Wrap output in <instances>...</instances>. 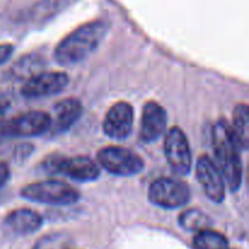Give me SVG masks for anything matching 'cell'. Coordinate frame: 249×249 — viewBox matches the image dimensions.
<instances>
[{
	"mask_svg": "<svg viewBox=\"0 0 249 249\" xmlns=\"http://www.w3.org/2000/svg\"><path fill=\"white\" fill-rule=\"evenodd\" d=\"M109 26L102 19L82 24L66 36L56 46L53 58L61 66H72L82 62L97 50Z\"/></svg>",
	"mask_w": 249,
	"mask_h": 249,
	"instance_id": "6da1fadb",
	"label": "cell"
},
{
	"mask_svg": "<svg viewBox=\"0 0 249 249\" xmlns=\"http://www.w3.org/2000/svg\"><path fill=\"white\" fill-rule=\"evenodd\" d=\"M213 147L215 164L224 178L226 187L236 192L242 185L243 168L238 147L233 142L230 125L225 118H220L213 128Z\"/></svg>",
	"mask_w": 249,
	"mask_h": 249,
	"instance_id": "7a4b0ae2",
	"label": "cell"
},
{
	"mask_svg": "<svg viewBox=\"0 0 249 249\" xmlns=\"http://www.w3.org/2000/svg\"><path fill=\"white\" fill-rule=\"evenodd\" d=\"M44 170L49 174L63 175L79 182L95 181L100 178V165L87 156L51 155L43 162Z\"/></svg>",
	"mask_w": 249,
	"mask_h": 249,
	"instance_id": "3957f363",
	"label": "cell"
},
{
	"mask_svg": "<svg viewBox=\"0 0 249 249\" xmlns=\"http://www.w3.org/2000/svg\"><path fill=\"white\" fill-rule=\"evenodd\" d=\"M22 198L49 206H72L80 199V194L72 185L60 180H44L22 187Z\"/></svg>",
	"mask_w": 249,
	"mask_h": 249,
	"instance_id": "277c9868",
	"label": "cell"
},
{
	"mask_svg": "<svg viewBox=\"0 0 249 249\" xmlns=\"http://www.w3.org/2000/svg\"><path fill=\"white\" fill-rule=\"evenodd\" d=\"M97 162L106 172L117 177H133L145 168V163L140 156L122 146L101 148L97 153Z\"/></svg>",
	"mask_w": 249,
	"mask_h": 249,
	"instance_id": "5b68a950",
	"label": "cell"
},
{
	"mask_svg": "<svg viewBox=\"0 0 249 249\" xmlns=\"http://www.w3.org/2000/svg\"><path fill=\"white\" fill-rule=\"evenodd\" d=\"M148 201L164 209H178L186 206L191 198L186 182L174 178H160L148 187Z\"/></svg>",
	"mask_w": 249,
	"mask_h": 249,
	"instance_id": "8992f818",
	"label": "cell"
},
{
	"mask_svg": "<svg viewBox=\"0 0 249 249\" xmlns=\"http://www.w3.org/2000/svg\"><path fill=\"white\" fill-rule=\"evenodd\" d=\"M164 155L170 169L178 175H187L192 168L189 139L179 126H173L164 138Z\"/></svg>",
	"mask_w": 249,
	"mask_h": 249,
	"instance_id": "52a82bcc",
	"label": "cell"
},
{
	"mask_svg": "<svg viewBox=\"0 0 249 249\" xmlns=\"http://www.w3.org/2000/svg\"><path fill=\"white\" fill-rule=\"evenodd\" d=\"M68 83L70 78L65 72H39L26 80L21 94L27 99H43L62 92Z\"/></svg>",
	"mask_w": 249,
	"mask_h": 249,
	"instance_id": "ba28073f",
	"label": "cell"
},
{
	"mask_svg": "<svg viewBox=\"0 0 249 249\" xmlns=\"http://www.w3.org/2000/svg\"><path fill=\"white\" fill-rule=\"evenodd\" d=\"M5 121L10 139L40 136L50 129V114L43 111L24 112Z\"/></svg>",
	"mask_w": 249,
	"mask_h": 249,
	"instance_id": "9c48e42d",
	"label": "cell"
},
{
	"mask_svg": "<svg viewBox=\"0 0 249 249\" xmlns=\"http://www.w3.org/2000/svg\"><path fill=\"white\" fill-rule=\"evenodd\" d=\"M196 178L204 194L214 203H221L225 199L226 185L218 165L209 156H199L196 163Z\"/></svg>",
	"mask_w": 249,
	"mask_h": 249,
	"instance_id": "30bf717a",
	"label": "cell"
},
{
	"mask_svg": "<svg viewBox=\"0 0 249 249\" xmlns=\"http://www.w3.org/2000/svg\"><path fill=\"white\" fill-rule=\"evenodd\" d=\"M134 125V108L129 102L119 101L114 104L102 123V130L113 140H123L130 135Z\"/></svg>",
	"mask_w": 249,
	"mask_h": 249,
	"instance_id": "8fae6325",
	"label": "cell"
},
{
	"mask_svg": "<svg viewBox=\"0 0 249 249\" xmlns=\"http://www.w3.org/2000/svg\"><path fill=\"white\" fill-rule=\"evenodd\" d=\"M168 123L167 111L156 101H148L143 106L140 122V140L151 143L157 141L165 133Z\"/></svg>",
	"mask_w": 249,
	"mask_h": 249,
	"instance_id": "7c38bea8",
	"label": "cell"
},
{
	"mask_svg": "<svg viewBox=\"0 0 249 249\" xmlns=\"http://www.w3.org/2000/svg\"><path fill=\"white\" fill-rule=\"evenodd\" d=\"M84 112L82 101L77 97H67L56 102L50 114V129L53 134L66 133L80 119Z\"/></svg>",
	"mask_w": 249,
	"mask_h": 249,
	"instance_id": "4fadbf2b",
	"label": "cell"
},
{
	"mask_svg": "<svg viewBox=\"0 0 249 249\" xmlns=\"http://www.w3.org/2000/svg\"><path fill=\"white\" fill-rule=\"evenodd\" d=\"M5 225L12 233L18 236L32 235L43 225V218L32 209L21 208L11 212L5 219Z\"/></svg>",
	"mask_w": 249,
	"mask_h": 249,
	"instance_id": "5bb4252c",
	"label": "cell"
},
{
	"mask_svg": "<svg viewBox=\"0 0 249 249\" xmlns=\"http://www.w3.org/2000/svg\"><path fill=\"white\" fill-rule=\"evenodd\" d=\"M230 133L233 142L241 152H246L249 145V112L247 104H238L233 109Z\"/></svg>",
	"mask_w": 249,
	"mask_h": 249,
	"instance_id": "9a60e30c",
	"label": "cell"
},
{
	"mask_svg": "<svg viewBox=\"0 0 249 249\" xmlns=\"http://www.w3.org/2000/svg\"><path fill=\"white\" fill-rule=\"evenodd\" d=\"M179 224L184 230L186 231H202L209 229L212 220L204 212L199 209H189L184 213L180 214Z\"/></svg>",
	"mask_w": 249,
	"mask_h": 249,
	"instance_id": "2e32d148",
	"label": "cell"
},
{
	"mask_svg": "<svg viewBox=\"0 0 249 249\" xmlns=\"http://www.w3.org/2000/svg\"><path fill=\"white\" fill-rule=\"evenodd\" d=\"M195 249H226L229 248V241L223 233L216 231L202 230L194 237Z\"/></svg>",
	"mask_w": 249,
	"mask_h": 249,
	"instance_id": "e0dca14e",
	"label": "cell"
},
{
	"mask_svg": "<svg viewBox=\"0 0 249 249\" xmlns=\"http://www.w3.org/2000/svg\"><path fill=\"white\" fill-rule=\"evenodd\" d=\"M70 240L63 233H53L44 236L38 241L33 249H67Z\"/></svg>",
	"mask_w": 249,
	"mask_h": 249,
	"instance_id": "ac0fdd59",
	"label": "cell"
},
{
	"mask_svg": "<svg viewBox=\"0 0 249 249\" xmlns=\"http://www.w3.org/2000/svg\"><path fill=\"white\" fill-rule=\"evenodd\" d=\"M40 57L39 56H32L27 55V57L19 60V62L17 65H15V67L12 68L15 75L18 74V77H26L29 73H33V74H36V68L40 67Z\"/></svg>",
	"mask_w": 249,
	"mask_h": 249,
	"instance_id": "d6986e66",
	"label": "cell"
},
{
	"mask_svg": "<svg viewBox=\"0 0 249 249\" xmlns=\"http://www.w3.org/2000/svg\"><path fill=\"white\" fill-rule=\"evenodd\" d=\"M15 51V46L12 44H0V66L4 65L12 56Z\"/></svg>",
	"mask_w": 249,
	"mask_h": 249,
	"instance_id": "ffe728a7",
	"label": "cell"
},
{
	"mask_svg": "<svg viewBox=\"0 0 249 249\" xmlns=\"http://www.w3.org/2000/svg\"><path fill=\"white\" fill-rule=\"evenodd\" d=\"M10 179V168L6 163L0 162V189L9 181Z\"/></svg>",
	"mask_w": 249,
	"mask_h": 249,
	"instance_id": "44dd1931",
	"label": "cell"
},
{
	"mask_svg": "<svg viewBox=\"0 0 249 249\" xmlns=\"http://www.w3.org/2000/svg\"><path fill=\"white\" fill-rule=\"evenodd\" d=\"M7 140H10V138L9 133H7L6 121H5V119H1V121H0V145Z\"/></svg>",
	"mask_w": 249,
	"mask_h": 249,
	"instance_id": "7402d4cb",
	"label": "cell"
},
{
	"mask_svg": "<svg viewBox=\"0 0 249 249\" xmlns=\"http://www.w3.org/2000/svg\"><path fill=\"white\" fill-rule=\"evenodd\" d=\"M226 249H229V248H226Z\"/></svg>",
	"mask_w": 249,
	"mask_h": 249,
	"instance_id": "603a6c76",
	"label": "cell"
}]
</instances>
